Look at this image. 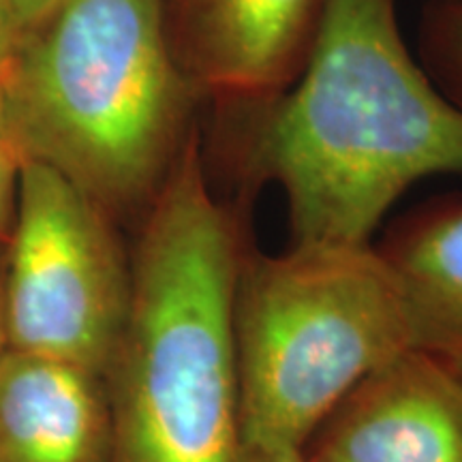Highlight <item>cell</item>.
<instances>
[{
	"instance_id": "obj_1",
	"label": "cell",
	"mask_w": 462,
	"mask_h": 462,
	"mask_svg": "<svg viewBox=\"0 0 462 462\" xmlns=\"http://www.w3.org/2000/svg\"><path fill=\"white\" fill-rule=\"evenodd\" d=\"M217 109L218 159L242 193L279 184L291 245H373L415 182L462 173V109L415 60L398 0H326L298 78Z\"/></svg>"
},
{
	"instance_id": "obj_2",
	"label": "cell",
	"mask_w": 462,
	"mask_h": 462,
	"mask_svg": "<svg viewBox=\"0 0 462 462\" xmlns=\"http://www.w3.org/2000/svg\"><path fill=\"white\" fill-rule=\"evenodd\" d=\"M246 251L198 133L137 225L129 315L106 373L112 462H240L234 302Z\"/></svg>"
},
{
	"instance_id": "obj_3",
	"label": "cell",
	"mask_w": 462,
	"mask_h": 462,
	"mask_svg": "<svg viewBox=\"0 0 462 462\" xmlns=\"http://www.w3.org/2000/svg\"><path fill=\"white\" fill-rule=\"evenodd\" d=\"M0 86L22 161L60 173L118 227L142 223L199 133L163 0H62L20 32Z\"/></svg>"
},
{
	"instance_id": "obj_4",
	"label": "cell",
	"mask_w": 462,
	"mask_h": 462,
	"mask_svg": "<svg viewBox=\"0 0 462 462\" xmlns=\"http://www.w3.org/2000/svg\"><path fill=\"white\" fill-rule=\"evenodd\" d=\"M242 448H298L338 402L413 346L374 245L246 251L234 302Z\"/></svg>"
},
{
	"instance_id": "obj_5",
	"label": "cell",
	"mask_w": 462,
	"mask_h": 462,
	"mask_svg": "<svg viewBox=\"0 0 462 462\" xmlns=\"http://www.w3.org/2000/svg\"><path fill=\"white\" fill-rule=\"evenodd\" d=\"M131 302L120 227L60 173L22 161L7 242V349L106 377Z\"/></svg>"
},
{
	"instance_id": "obj_6",
	"label": "cell",
	"mask_w": 462,
	"mask_h": 462,
	"mask_svg": "<svg viewBox=\"0 0 462 462\" xmlns=\"http://www.w3.org/2000/svg\"><path fill=\"white\" fill-rule=\"evenodd\" d=\"M326 0H163L167 42L201 103L245 106L302 71Z\"/></svg>"
},
{
	"instance_id": "obj_7",
	"label": "cell",
	"mask_w": 462,
	"mask_h": 462,
	"mask_svg": "<svg viewBox=\"0 0 462 462\" xmlns=\"http://www.w3.org/2000/svg\"><path fill=\"white\" fill-rule=\"evenodd\" d=\"M309 462H462V364L409 346L306 441Z\"/></svg>"
},
{
	"instance_id": "obj_8",
	"label": "cell",
	"mask_w": 462,
	"mask_h": 462,
	"mask_svg": "<svg viewBox=\"0 0 462 462\" xmlns=\"http://www.w3.org/2000/svg\"><path fill=\"white\" fill-rule=\"evenodd\" d=\"M106 377L75 364L5 349L0 462H112Z\"/></svg>"
},
{
	"instance_id": "obj_9",
	"label": "cell",
	"mask_w": 462,
	"mask_h": 462,
	"mask_svg": "<svg viewBox=\"0 0 462 462\" xmlns=\"http://www.w3.org/2000/svg\"><path fill=\"white\" fill-rule=\"evenodd\" d=\"M374 248L401 289L413 346L462 364V193L407 212Z\"/></svg>"
},
{
	"instance_id": "obj_10",
	"label": "cell",
	"mask_w": 462,
	"mask_h": 462,
	"mask_svg": "<svg viewBox=\"0 0 462 462\" xmlns=\"http://www.w3.org/2000/svg\"><path fill=\"white\" fill-rule=\"evenodd\" d=\"M420 62L462 109V0H430L420 20Z\"/></svg>"
},
{
	"instance_id": "obj_11",
	"label": "cell",
	"mask_w": 462,
	"mask_h": 462,
	"mask_svg": "<svg viewBox=\"0 0 462 462\" xmlns=\"http://www.w3.org/2000/svg\"><path fill=\"white\" fill-rule=\"evenodd\" d=\"M22 157L9 142H0V240L9 242L15 225Z\"/></svg>"
},
{
	"instance_id": "obj_12",
	"label": "cell",
	"mask_w": 462,
	"mask_h": 462,
	"mask_svg": "<svg viewBox=\"0 0 462 462\" xmlns=\"http://www.w3.org/2000/svg\"><path fill=\"white\" fill-rule=\"evenodd\" d=\"M62 0H7L11 15H14L17 31L24 32L26 28L37 24L42 17L50 14L51 9L58 7Z\"/></svg>"
},
{
	"instance_id": "obj_13",
	"label": "cell",
	"mask_w": 462,
	"mask_h": 462,
	"mask_svg": "<svg viewBox=\"0 0 462 462\" xmlns=\"http://www.w3.org/2000/svg\"><path fill=\"white\" fill-rule=\"evenodd\" d=\"M17 39H20V31L11 15L7 0H0V79L7 73L11 65V58L15 54Z\"/></svg>"
},
{
	"instance_id": "obj_14",
	"label": "cell",
	"mask_w": 462,
	"mask_h": 462,
	"mask_svg": "<svg viewBox=\"0 0 462 462\" xmlns=\"http://www.w3.org/2000/svg\"><path fill=\"white\" fill-rule=\"evenodd\" d=\"M240 462H309L298 448H242Z\"/></svg>"
},
{
	"instance_id": "obj_15",
	"label": "cell",
	"mask_w": 462,
	"mask_h": 462,
	"mask_svg": "<svg viewBox=\"0 0 462 462\" xmlns=\"http://www.w3.org/2000/svg\"><path fill=\"white\" fill-rule=\"evenodd\" d=\"M5 279H7V242L0 240V356L7 349V319H5Z\"/></svg>"
},
{
	"instance_id": "obj_16",
	"label": "cell",
	"mask_w": 462,
	"mask_h": 462,
	"mask_svg": "<svg viewBox=\"0 0 462 462\" xmlns=\"http://www.w3.org/2000/svg\"><path fill=\"white\" fill-rule=\"evenodd\" d=\"M0 142H9V126H7V112H5L3 86H0Z\"/></svg>"
}]
</instances>
